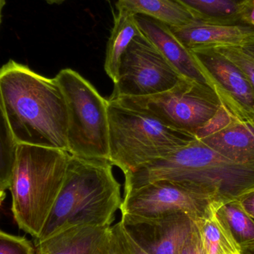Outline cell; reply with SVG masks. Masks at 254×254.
Returning <instances> with one entry per match:
<instances>
[{
    "mask_svg": "<svg viewBox=\"0 0 254 254\" xmlns=\"http://www.w3.org/2000/svg\"><path fill=\"white\" fill-rule=\"evenodd\" d=\"M0 104L16 144L68 152V113L55 78L9 61L0 68Z\"/></svg>",
    "mask_w": 254,
    "mask_h": 254,
    "instance_id": "6da1fadb",
    "label": "cell"
},
{
    "mask_svg": "<svg viewBox=\"0 0 254 254\" xmlns=\"http://www.w3.org/2000/svg\"><path fill=\"white\" fill-rule=\"evenodd\" d=\"M125 177L124 194L155 181L169 180L210 198L215 207L254 189V164L234 162L196 138Z\"/></svg>",
    "mask_w": 254,
    "mask_h": 254,
    "instance_id": "7a4b0ae2",
    "label": "cell"
},
{
    "mask_svg": "<svg viewBox=\"0 0 254 254\" xmlns=\"http://www.w3.org/2000/svg\"><path fill=\"white\" fill-rule=\"evenodd\" d=\"M111 163L70 155L65 180L37 241L74 226H111L122 201Z\"/></svg>",
    "mask_w": 254,
    "mask_h": 254,
    "instance_id": "3957f363",
    "label": "cell"
},
{
    "mask_svg": "<svg viewBox=\"0 0 254 254\" xmlns=\"http://www.w3.org/2000/svg\"><path fill=\"white\" fill-rule=\"evenodd\" d=\"M70 154L44 146L16 144L9 190L20 229L41 234L65 180Z\"/></svg>",
    "mask_w": 254,
    "mask_h": 254,
    "instance_id": "277c9868",
    "label": "cell"
},
{
    "mask_svg": "<svg viewBox=\"0 0 254 254\" xmlns=\"http://www.w3.org/2000/svg\"><path fill=\"white\" fill-rule=\"evenodd\" d=\"M108 101L110 158L124 174L186 146L196 137L156 119Z\"/></svg>",
    "mask_w": 254,
    "mask_h": 254,
    "instance_id": "5b68a950",
    "label": "cell"
},
{
    "mask_svg": "<svg viewBox=\"0 0 254 254\" xmlns=\"http://www.w3.org/2000/svg\"><path fill=\"white\" fill-rule=\"evenodd\" d=\"M66 104L68 153L87 159L110 158L108 101L78 72L65 68L55 77Z\"/></svg>",
    "mask_w": 254,
    "mask_h": 254,
    "instance_id": "8992f818",
    "label": "cell"
},
{
    "mask_svg": "<svg viewBox=\"0 0 254 254\" xmlns=\"http://www.w3.org/2000/svg\"><path fill=\"white\" fill-rule=\"evenodd\" d=\"M108 101L150 116L166 126L195 137L222 107L212 87L188 79H183L174 87L161 93L143 97H119Z\"/></svg>",
    "mask_w": 254,
    "mask_h": 254,
    "instance_id": "52a82bcc",
    "label": "cell"
},
{
    "mask_svg": "<svg viewBox=\"0 0 254 254\" xmlns=\"http://www.w3.org/2000/svg\"><path fill=\"white\" fill-rule=\"evenodd\" d=\"M183 79L140 31L122 56L119 80L109 99L161 93Z\"/></svg>",
    "mask_w": 254,
    "mask_h": 254,
    "instance_id": "ba28073f",
    "label": "cell"
},
{
    "mask_svg": "<svg viewBox=\"0 0 254 254\" xmlns=\"http://www.w3.org/2000/svg\"><path fill=\"white\" fill-rule=\"evenodd\" d=\"M120 210L122 214L144 217L182 213L199 221L213 216L214 204L180 184L158 180L124 194Z\"/></svg>",
    "mask_w": 254,
    "mask_h": 254,
    "instance_id": "9c48e42d",
    "label": "cell"
},
{
    "mask_svg": "<svg viewBox=\"0 0 254 254\" xmlns=\"http://www.w3.org/2000/svg\"><path fill=\"white\" fill-rule=\"evenodd\" d=\"M222 107L234 119L254 122V92L243 71L215 48L190 50Z\"/></svg>",
    "mask_w": 254,
    "mask_h": 254,
    "instance_id": "30bf717a",
    "label": "cell"
},
{
    "mask_svg": "<svg viewBox=\"0 0 254 254\" xmlns=\"http://www.w3.org/2000/svg\"><path fill=\"white\" fill-rule=\"evenodd\" d=\"M121 223L134 243L148 254H178L196 221L185 213L156 217L122 214Z\"/></svg>",
    "mask_w": 254,
    "mask_h": 254,
    "instance_id": "8fae6325",
    "label": "cell"
},
{
    "mask_svg": "<svg viewBox=\"0 0 254 254\" xmlns=\"http://www.w3.org/2000/svg\"><path fill=\"white\" fill-rule=\"evenodd\" d=\"M136 18L142 34L182 77L211 87L191 51L179 40L170 26L143 15H136Z\"/></svg>",
    "mask_w": 254,
    "mask_h": 254,
    "instance_id": "7c38bea8",
    "label": "cell"
},
{
    "mask_svg": "<svg viewBox=\"0 0 254 254\" xmlns=\"http://www.w3.org/2000/svg\"><path fill=\"white\" fill-rule=\"evenodd\" d=\"M111 226H74L62 230L36 242L37 254H110Z\"/></svg>",
    "mask_w": 254,
    "mask_h": 254,
    "instance_id": "4fadbf2b",
    "label": "cell"
},
{
    "mask_svg": "<svg viewBox=\"0 0 254 254\" xmlns=\"http://www.w3.org/2000/svg\"><path fill=\"white\" fill-rule=\"evenodd\" d=\"M189 50L240 44L254 37V28L246 24L196 22L181 27H170Z\"/></svg>",
    "mask_w": 254,
    "mask_h": 254,
    "instance_id": "5bb4252c",
    "label": "cell"
},
{
    "mask_svg": "<svg viewBox=\"0 0 254 254\" xmlns=\"http://www.w3.org/2000/svg\"><path fill=\"white\" fill-rule=\"evenodd\" d=\"M198 140L234 162L254 164V123L234 119Z\"/></svg>",
    "mask_w": 254,
    "mask_h": 254,
    "instance_id": "9a60e30c",
    "label": "cell"
},
{
    "mask_svg": "<svg viewBox=\"0 0 254 254\" xmlns=\"http://www.w3.org/2000/svg\"><path fill=\"white\" fill-rule=\"evenodd\" d=\"M140 32L135 13L119 9L107 43L104 69L113 83L119 80L121 60L131 40Z\"/></svg>",
    "mask_w": 254,
    "mask_h": 254,
    "instance_id": "2e32d148",
    "label": "cell"
},
{
    "mask_svg": "<svg viewBox=\"0 0 254 254\" xmlns=\"http://www.w3.org/2000/svg\"><path fill=\"white\" fill-rule=\"evenodd\" d=\"M213 214L238 246L240 254H254V220L238 200L216 206Z\"/></svg>",
    "mask_w": 254,
    "mask_h": 254,
    "instance_id": "e0dca14e",
    "label": "cell"
},
{
    "mask_svg": "<svg viewBox=\"0 0 254 254\" xmlns=\"http://www.w3.org/2000/svg\"><path fill=\"white\" fill-rule=\"evenodd\" d=\"M116 7L152 18L170 27L183 26L198 21L173 0H118Z\"/></svg>",
    "mask_w": 254,
    "mask_h": 254,
    "instance_id": "ac0fdd59",
    "label": "cell"
},
{
    "mask_svg": "<svg viewBox=\"0 0 254 254\" xmlns=\"http://www.w3.org/2000/svg\"><path fill=\"white\" fill-rule=\"evenodd\" d=\"M196 20L211 23L243 24L239 0H173Z\"/></svg>",
    "mask_w": 254,
    "mask_h": 254,
    "instance_id": "d6986e66",
    "label": "cell"
},
{
    "mask_svg": "<svg viewBox=\"0 0 254 254\" xmlns=\"http://www.w3.org/2000/svg\"><path fill=\"white\" fill-rule=\"evenodd\" d=\"M206 254H241L240 249L225 228L211 217L196 221Z\"/></svg>",
    "mask_w": 254,
    "mask_h": 254,
    "instance_id": "ffe728a7",
    "label": "cell"
},
{
    "mask_svg": "<svg viewBox=\"0 0 254 254\" xmlns=\"http://www.w3.org/2000/svg\"><path fill=\"white\" fill-rule=\"evenodd\" d=\"M213 48L225 55L243 71L254 92V37L240 44Z\"/></svg>",
    "mask_w": 254,
    "mask_h": 254,
    "instance_id": "44dd1931",
    "label": "cell"
},
{
    "mask_svg": "<svg viewBox=\"0 0 254 254\" xmlns=\"http://www.w3.org/2000/svg\"><path fill=\"white\" fill-rule=\"evenodd\" d=\"M16 146L0 104V188L4 190L10 186Z\"/></svg>",
    "mask_w": 254,
    "mask_h": 254,
    "instance_id": "7402d4cb",
    "label": "cell"
},
{
    "mask_svg": "<svg viewBox=\"0 0 254 254\" xmlns=\"http://www.w3.org/2000/svg\"><path fill=\"white\" fill-rule=\"evenodd\" d=\"M110 254H148L127 234L121 222L111 226Z\"/></svg>",
    "mask_w": 254,
    "mask_h": 254,
    "instance_id": "603a6c76",
    "label": "cell"
},
{
    "mask_svg": "<svg viewBox=\"0 0 254 254\" xmlns=\"http://www.w3.org/2000/svg\"><path fill=\"white\" fill-rule=\"evenodd\" d=\"M0 254H34V249L25 237L0 231Z\"/></svg>",
    "mask_w": 254,
    "mask_h": 254,
    "instance_id": "cb8c5ba5",
    "label": "cell"
},
{
    "mask_svg": "<svg viewBox=\"0 0 254 254\" xmlns=\"http://www.w3.org/2000/svg\"><path fill=\"white\" fill-rule=\"evenodd\" d=\"M178 254H206L198 224L184 242Z\"/></svg>",
    "mask_w": 254,
    "mask_h": 254,
    "instance_id": "d4e9b609",
    "label": "cell"
},
{
    "mask_svg": "<svg viewBox=\"0 0 254 254\" xmlns=\"http://www.w3.org/2000/svg\"><path fill=\"white\" fill-rule=\"evenodd\" d=\"M240 16L243 24L254 28V0L242 1Z\"/></svg>",
    "mask_w": 254,
    "mask_h": 254,
    "instance_id": "484cf974",
    "label": "cell"
},
{
    "mask_svg": "<svg viewBox=\"0 0 254 254\" xmlns=\"http://www.w3.org/2000/svg\"><path fill=\"white\" fill-rule=\"evenodd\" d=\"M240 205L254 220V188L239 197Z\"/></svg>",
    "mask_w": 254,
    "mask_h": 254,
    "instance_id": "4316f807",
    "label": "cell"
},
{
    "mask_svg": "<svg viewBox=\"0 0 254 254\" xmlns=\"http://www.w3.org/2000/svg\"><path fill=\"white\" fill-rule=\"evenodd\" d=\"M44 1L49 4H61L64 2V1H66V0H44Z\"/></svg>",
    "mask_w": 254,
    "mask_h": 254,
    "instance_id": "83f0119b",
    "label": "cell"
},
{
    "mask_svg": "<svg viewBox=\"0 0 254 254\" xmlns=\"http://www.w3.org/2000/svg\"><path fill=\"white\" fill-rule=\"evenodd\" d=\"M6 0H0V25L1 22V11H2L3 7L5 5Z\"/></svg>",
    "mask_w": 254,
    "mask_h": 254,
    "instance_id": "f1b7e54d",
    "label": "cell"
},
{
    "mask_svg": "<svg viewBox=\"0 0 254 254\" xmlns=\"http://www.w3.org/2000/svg\"><path fill=\"white\" fill-rule=\"evenodd\" d=\"M5 190L0 188V205H1V204L2 203L3 200L4 199V198H5Z\"/></svg>",
    "mask_w": 254,
    "mask_h": 254,
    "instance_id": "f546056e",
    "label": "cell"
},
{
    "mask_svg": "<svg viewBox=\"0 0 254 254\" xmlns=\"http://www.w3.org/2000/svg\"><path fill=\"white\" fill-rule=\"evenodd\" d=\"M239 1H245V0H239Z\"/></svg>",
    "mask_w": 254,
    "mask_h": 254,
    "instance_id": "4dcf8cb0",
    "label": "cell"
},
{
    "mask_svg": "<svg viewBox=\"0 0 254 254\" xmlns=\"http://www.w3.org/2000/svg\"><path fill=\"white\" fill-rule=\"evenodd\" d=\"M107 1H110V0H107Z\"/></svg>",
    "mask_w": 254,
    "mask_h": 254,
    "instance_id": "1f68e13d",
    "label": "cell"
},
{
    "mask_svg": "<svg viewBox=\"0 0 254 254\" xmlns=\"http://www.w3.org/2000/svg\"></svg>",
    "mask_w": 254,
    "mask_h": 254,
    "instance_id": "d6a6232c",
    "label": "cell"
}]
</instances>
